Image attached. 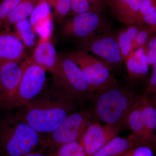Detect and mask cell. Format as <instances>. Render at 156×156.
<instances>
[{"label": "cell", "instance_id": "obj_1", "mask_svg": "<svg viewBox=\"0 0 156 156\" xmlns=\"http://www.w3.org/2000/svg\"><path fill=\"white\" fill-rule=\"evenodd\" d=\"M80 104L53 83L28 103L15 109L17 114L40 136L58 128L68 115Z\"/></svg>", "mask_w": 156, "mask_h": 156}, {"label": "cell", "instance_id": "obj_2", "mask_svg": "<svg viewBox=\"0 0 156 156\" xmlns=\"http://www.w3.org/2000/svg\"><path fill=\"white\" fill-rule=\"evenodd\" d=\"M41 140L15 109L0 107V156H21L36 151Z\"/></svg>", "mask_w": 156, "mask_h": 156}, {"label": "cell", "instance_id": "obj_3", "mask_svg": "<svg viewBox=\"0 0 156 156\" xmlns=\"http://www.w3.org/2000/svg\"><path fill=\"white\" fill-rule=\"evenodd\" d=\"M136 97L131 89L117 83L95 94L94 113L105 125L121 126Z\"/></svg>", "mask_w": 156, "mask_h": 156}, {"label": "cell", "instance_id": "obj_4", "mask_svg": "<svg viewBox=\"0 0 156 156\" xmlns=\"http://www.w3.org/2000/svg\"><path fill=\"white\" fill-rule=\"evenodd\" d=\"M92 117V113L86 110L71 113L54 131L41 135L42 149L51 155L62 146L78 141Z\"/></svg>", "mask_w": 156, "mask_h": 156}, {"label": "cell", "instance_id": "obj_5", "mask_svg": "<svg viewBox=\"0 0 156 156\" xmlns=\"http://www.w3.org/2000/svg\"><path fill=\"white\" fill-rule=\"evenodd\" d=\"M53 83L68 93L80 105L93 101L95 94L90 92L83 73L66 54L59 56Z\"/></svg>", "mask_w": 156, "mask_h": 156}, {"label": "cell", "instance_id": "obj_6", "mask_svg": "<svg viewBox=\"0 0 156 156\" xmlns=\"http://www.w3.org/2000/svg\"><path fill=\"white\" fill-rule=\"evenodd\" d=\"M66 54L80 68L92 94L100 93L118 83L111 74L112 68L88 52L79 50Z\"/></svg>", "mask_w": 156, "mask_h": 156}, {"label": "cell", "instance_id": "obj_7", "mask_svg": "<svg viewBox=\"0 0 156 156\" xmlns=\"http://www.w3.org/2000/svg\"><path fill=\"white\" fill-rule=\"evenodd\" d=\"M23 73L17 90L5 108L17 109L38 95L47 85L46 71L33 62L30 56L22 62Z\"/></svg>", "mask_w": 156, "mask_h": 156}, {"label": "cell", "instance_id": "obj_8", "mask_svg": "<svg viewBox=\"0 0 156 156\" xmlns=\"http://www.w3.org/2000/svg\"><path fill=\"white\" fill-rule=\"evenodd\" d=\"M76 41L80 50L95 54L112 68L119 67L122 64L124 61L116 37L111 30Z\"/></svg>", "mask_w": 156, "mask_h": 156}, {"label": "cell", "instance_id": "obj_9", "mask_svg": "<svg viewBox=\"0 0 156 156\" xmlns=\"http://www.w3.org/2000/svg\"><path fill=\"white\" fill-rule=\"evenodd\" d=\"M111 29V24L99 13L85 12L73 15L65 21L62 33L76 41L83 40Z\"/></svg>", "mask_w": 156, "mask_h": 156}, {"label": "cell", "instance_id": "obj_10", "mask_svg": "<svg viewBox=\"0 0 156 156\" xmlns=\"http://www.w3.org/2000/svg\"><path fill=\"white\" fill-rule=\"evenodd\" d=\"M121 126L94 123L88 126L78 140L86 156H92L113 138L118 136Z\"/></svg>", "mask_w": 156, "mask_h": 156}, {"label": "cell", "instance_id": "obj_11", "mask_svg": "<svg viewBox=\"0 0 156 156\" xmlns=\"http://www.w3.org/2000/svg\"><path fill=\"white\" fill-rule=\"evenodd\" d=\"M23 73L22 63L0 62V107H6L14 95Z\"/></svg>", "mask_w": 156, "mask_h": 156}, {"label": "cell", "instance_id": "obj_12", "mask_svg": "<svg viewBox=\"0 0 156 156\" xmlns=\"http://www.w3.org/2000/svg\"><path fill=\"white\" fill-rule=\"evenodd\" d=\"M142 0H107L111 14L126 25L142 24L140 9Z\"/></svg>", "mask_w": 156, "mask_h": 156}, {"label": "cell", "instance_id": "obj_13", "mask_svg": "<svg viewBox=\"0 0 156 156\" xmlns=\"http://www.w3.org/2000/svg\"><path fill=\"white\" fill-rule=\"evenodd\" d=\"M26 55L25 45L16 33L10 29L0 31V62H20Z\"/></svg>", "mask_w": 156, "mask_h": 156}, {"label": "cell", "instance_id": "obj_14", "mask_svg": "<svg viewBox=\"0 0 156 156\" xmlns=\"http://www.w3.org/2000/svg\"><path fill=\"white\" fill-rule=\"evenodd\" d=\"M30 56L33 62L46 72H49L52 75L56 73L59 56L49 40L40 39L33 53Z\"/></svg>", "mask_w": 156, "mask_h": 156}, {"label": "cell", "instance_id": "obj_15", "mask_svg": "<svg viewBox=\"0 0 156 156\" xmlns=\"http://www.w3.org/2000/svg\"><path fill=\"white\" fill-rule=\"evenodd\" d=\"M131 82L142 79L148 73L150 66L144 47H138L131 50L124 60Z\"/></svg>", "mask_w": 156, "mask_h": 156}, {"label": "cell", "instance_id": "obj_16", "mask_svg": "<svg viewBox=\"0 0 156 156\" xmlns=\"http://www.w3.org/2000/svg\"><path fill=\"white\" fill-rule=\"evenodd\" d=\"M148 144L156 151V108L147 97H137Z\"/></svg>", "mask_w": 156, "mask_h": 156}, {"label": "cell", "instance_id": "obj_17", "mask_svg": "<svg viewBox=\"0 0 156 156\" xmlns=\"http://www.w3.org/2000/svg\"><path fill=\"white\" fill-rule=\"evenodd\" d=\"M123 124L126 125L130 130L131 132L130 135L132 136L136 143L149 145L147 141L142 113L137 100V97L127 114Z\"/></svg>", "mask_w": 156, "mask_h": 156}, {"label": "cell", "instance_id": "obj_18", "mask_svg": "<svg viewBox=\"0 0 156 156\" xmlns=\"http://www.w3.org/2000/svg\"><path fill=\"white\" fill-rule=\"evenodd\" d=\"M136 144L131 135L128 138L116 136L92 156H123Z\"/></svg>", "mask_w": 156, "mask_h": 156}, {"label": "cell", "instance_id": "obj_19", "mask_svg": "<svg viewBox=\"0 0 156 156\" xmlns=\"http://www.w3.org/2000/svg\"><path fill=\"white\" fill-rule=\"evenodd\" d=\"M42 1L23 0L5 20L1 30L9 29L12 26H14L18 23L27 19Z\"/></svg>", "mask_w": 156, "mask_h": 156}, {"label": "cell", "instance_id": "obj_20", "mask_svg": "<svg viewBox=\"0 0 156 156\" xmlns=\"http://www.w3.org/2000/svg\"><path fill=\"white\" fill-rule=\"evenodd\" d=\"M143 25L142 24L127 25L126 27L119 30L116 34L123 61L128 57L132 50L133 42Z\"/></svg>", "mask_w": 156, "mask_h": 156}, {"label": "cell", "instance_id": "obj_21", "mask_svg": "<svg viewBox=\"0 0 156 156\" xmlns=\"http://www.w3.org/2000/svg\"><path fill=\"white\" fill-rule=\"evenodd\" d=\"M107 8V0H72L71 9L69 16L85 12L101 14Z\"/></svg>", "mask_w": 156, "mask_h": 156}, {"label": "cell", "instance_id": "obj_22", "mask_svg": "<svg viewBox=\"0 0 156 156\" xmlns=\"http://www.w3.org/2000/svg\"><path fill=\"white\" fill-rule=\"evenodd\" d=\"M16 33L22 40L24 44L29 48L33 47L36 42L35 33L29 20L27 19L14 25Z\"/></svg>", "mask_w": 156, "mask_h": 156}, {"label": "cell", "instance_id": "obj_23", "mask_svg": "<svg viewBox=\"0 0 156 156\" xmlns=\"http://www.w3.org/2000/svg\"><path fill=\"white\" fill-rule=\"evenodd\" d=\"M50 6L48 0H42L33 11L29 20L34 30L39 23L52 16Z\"/></svg>", "mask_w": 156, "mask_h": 156}, {"label": "cell", "instance_id": "obj_24", "mask_svg": "<svg viewBox=\"0 0 156 156\" xmlns=\"http://www.w3.org/2000/svg\"><path fill=\"white\" fill-rule=\"evenodd\" d=\"M140 13L143 24L156 28V0H142Z\"/></svg>", "mask_w": 156, "mask_h": 156}, {"label": "cell", "instance_id": "obj_25", "mask_svg": "<svg viewBox=\"0 0 156 156\" xmlns=\"http://www.w3.org/2000/svg\"><path fill=\"white\" fill-rule=\"evenodd\" d=\"M50 156H86L84 149L79 141L62 146Z\"/></svg>", "mask_w": 156, "mask_h": 156}, {"label": "cell", "instance_id": "obj_26", "mask_svg": "<svg viewBox=\"0 0 156 156\" xmlns=\"http://www.w3.org/2000/svg\"><path fill=\"white\" fill-rule=\"evenodd\" d=\"M54 9L55 15L59 22L69 16L71 9L72 0H48Z\"/></svg>", "mask_w": 156, "mask_h": 156}, {"label": "cell", "instance_id": "obj_27", "mask_svg": "<svg viewBox=\"0 0 156 156\" xmlns=\"http://www.w3.org/2000/svg\"><path fill=\"white\" fill-rule=\"evenodd\" d=\"M156 33V28L152 26L145 24L140 30L133 42L132 49L138 47H144L148 40Z\"/></svg>", "mask_w": 156, "mask_h": 156}, {"label": "cell", "instance_id": "obj_28", "mask_svg": "<svg viewBox=\"0 0 156 156\" xmlns=\"http://www.w3.org/2000/svg\"><path fill=\"white\" fill-rule=\"evenodd\" d=\"M23 0H1L0 1V31L4 21L9 14Z\"/></svg>", "mask_w": 156, "mask_h": 156}, {"label": "cell", "instance_id": "obj_29", "mask_svg": "<svg viewBox=\"0 0 156 156\" xmlns=\"http://www.w3.org/2000/svg\"><path fill=\"white\" fill-rule=\"evenodd\" d=\"M156 152L151 146L139 144L132 147L123 156H156Z\"/></svg>", "mask_w": 156, "mask_h": 156}, {"label": "cell", "instance_id": "obj_30", "mask_svg": "<svg viewBox=\"0 0 156 156\" xmlns=\"http://www.w3.org/2000/svg\"><path fill=\"white\" fill-rule=\"evenodd\" d=\"M53 29L52 16L49 17L44 21L39 23L35 28V34H37L41 39L49 40L51 37Z\"/></svg>", "mask_w": 156, "mask_h": 156}, {"label": "cell", "instance_id": "obj_31", "mask_svg": "<svg viewBox=\"0 0 156 156\" xmlns=\"http://www.w3.org/2000/svg\"><path fill=\"white\" fill-rule=\"evenodd\" d=\"M144 48L150 66H153L156 62V33L149 38Z\"/></svg>", "mask_w": 156, "mask_h": 156}, {"label": "cell", "instance_id": "obj_32", "mask_svg": "<svg viewBox=\"0 0 156 156\" xmlns=\"http://www.w3.org/2000/svg\"><path fill=\"white\" fill-rule=\"evenodd\" d=\"M152 66L151 75L144 93L142 95L144 97H147L148 95L156 92V62Z\"/></svg>", "mask_w": 156, "mask_h": 156}, {"label": "cell", "instance_id": "obj_33", "mask_svg": "<svg viewBox=\"0 0 156 156\" xmlns=\"http://www.w3.org/2000/svg\"><path fill=\"white\" fill-rule=\"evenodd\" d=\"M21 156H50V155L47 153L44 150L41 148L38 151H34Z\"/></svg>", "mask_w": 156, "mask_h": 156}, {"label": "cell", "instance_id": "obj_34", "mask_svg": "<svg viewBox=\"0 0 156 156\" xmlns=\"http://www.w3.org/2000/svg\"><path fill=\"white\" fill-rule=\"evenodd\" d=\"M153 94H154L155 95V97H156V92H154V93H153ZM154 105L155 107L156 108V98H155V102H154Z\"/></svg>", "mask_w": 156, "mask_h": 156}, {"label": "cell", "instance_id": "obj_35", "mask_svg": "<svg viewBox=\"0 0 156 156\" xmlns=\"http://www.w3.org/2000/svg\"></svg>", "mask_w": 156, "mask_h": 156}, {"label": "cell", "instance_id": "obj_36", "mask_svg": "<svg viewBox=\"0 0 156 156\" xmlns=\"http://www.w3.org/2000/svg\"></svg>", "mask_w": 156, "mask_h": 156}]
</instances>
